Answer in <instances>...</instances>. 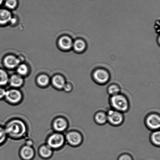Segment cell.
<instances>
[{"mask_svg": "<svg viewBox=\"0 0 160 160\" xmlns=\"http://www.w3.org/2000/svg\"><path fill=\"white\" fill-rule=\"evenodd\" d=\"M109 103L111 108L123 114L128 112L130 109L129 99L126 95L121 92L109 96Z\"/></svg>", "mask_w": 160, "mask_h": 160, "instance_id": "cell-1", "label": "cell"}, {"mask_svg": "<svg viewBox=\"0 0 160 160\" xmlns=\"http://www.w3.org/2000/svg\"><path fill=\"white\" fill-rule=\"evenodd\" d=\"M6 134L13 138H20L26 134V125L21 120H13L9 122L5 128Z\"/></svg>", "mask_w": 160, "mask_h": 160, "instance_id": "cell-2", "label": "cell"}, {"mask_svg": "<svg viewBox=\"0 0 160 160\" xmlns=\"http://www.w3.org/2000/svg\"><path fill=\"white\" fill-rule=\"evenodd\" d=\"M92 78L96 84L104 86L108 84L111 79V74L108 70L103 68L95 69L92 72Z\"/></svg>", "mask_w": 160, "mask_h": 160, "instance_id": "cell-3", "label": "cell"}, {"mask_svg": "<svg viewBox=\"0 0 160 160\" xmlns=\"http://www.w3.org/2000/svg\"><path fill=\"white\" fill-rule=\"evenodd\" d=\"M108 123L114 127H118L125 121V116L123 113L110 108L107 111Z\"/></svg>", "mask_w": 160, "mask_h": 160, "instance_id": "cell-4", "label": "cell"}, {"mask_svg": "<svg viewBox=\"0 0 160 160\" xmlns=\"http://www.w3.org/2000/svg\"><path fill=\"white\" fill-rule=\"evenodd\" d=\"M144 124L147 129L151 131L159 130L160 115L159 113L153 112L149 113L144 119Z\"/></svg>", "mask_w": 160, "mask_h": 160, "instance_id": "cell-5", "label": "cell"}, {"mask_svg": "<svg viewBox=\"0 0 160 160\" xmlns=\"http://www.w3.org/2000/svg\"><path fill=\"white\" fill-rule=\"evenodd\" d=\"M66 139L69 145L74 147H79L82 144L84 137L80 131L73 130L68 132L66 136Z\"/></svg>", "mask_w": 160, "mask_h": 160, "instance_id": "cell-6", "label": "cell"}, {"mask_svg": "<svg viewBox=\"0 0 160 160\" xmlns=\"http://www.w3.org/2000/svg\"><path fill=\"white\" fill-rule=\"evenodd\" d=\"M65 142V138L62 134L54 133L48 138V146L52 149H58L62 147Z\"/></svg>", "mask_w": 160, "mask_h": 160, "instance_id": "cell-7", "label": "cell"}, {"mask_svg": "<svg viewBox=\"0 0 160 160\" xmlns=\"http://www.w3.org/2000/svg\"><path fill=\"white\" fill-rule=\"evenodd\" d=\"M5 98L9 103H17L21 100L22 95L19 91L12 89L6 91Z\"/></svg>", "mask_w": 160, "mask_h": 160, "instance_id": "cell-8", "label": "cell"}, {"mask_svg": "<svg viewBox=\"0 0 160 160\" xmlns=\"http://www.w3.org/2000/svg\"><path fill=\"white\" fill-rule=\"evenodd\" d=\"M20 157L22 160H32L35 157V152L29 145H26L21 148Z\"/></svg>", "mask_w": 160, "mask_h": 160, "instance_id": "cell-9", "label": "cell"}, {"mask_svg": "<svg viewBox=\"0 0 160 160\" xmlns=\"http://www.w3.org/2000/svg\"><path fill=\"white\" fill-rule=\"evenodd\" d=\"M93 120L97 125L103 126L108 123L107 115L106 111L99 110L94 114Z\"/></svg>", "mask_w": 160, "mask_h": 160, "instance_id": "cell-10", "label": "cell"}, {"mask_svg": "<svg viewBox=\"0 0 160 160\" xmlns=\"http://www.w3.org/2000/svg\"><path fill=\"white\" fill-rule=\"evenodd\" d=\"M68 126V123L67 120L62 118L56 119L53 123L54 129L59 132L65 131Z\"/></svg>", "mask_w": 160, "mask_h": 160, "instance_id": "cell-11", "label": "cell"}, {"mask_svg": "<svg viewBox=\"0 0 160 160\" xmlns=\"http://www.w3.org/2000/svg\"><path fill=\"white\" fill-rule=\"evenodd\" d=\"M72 48L77 52L83 53L87 48V43L83 39H78L73 42Z\"/></svg>", "mask_w": 160, "mask_h": 160, "instance_id": "cell-12", "label": "cell"}, {"mask_svg": "<svg viewBox=\"0 0 160 160\" xmlns=\"http://www.w3.org/2000/svg\"><path fill=\"white\" fill-rule=\"evenodd\" d=\"M39 154L42 159H49L52 156V149L50 148L48 145H43L39 149Z\"/></svg>", "mask_w": 160, "mask_h": 160, "instance_id": "cell-13", "label": "cell"}, {"mask_svg": "<svg viewBox=\"0 0 160 160\" xmlns=\"http://www.w3.org/2000/svg\"><path fill=\"white\" fill-rule=\"evenodd\" d=\"M20 60L12 56H8L4 60V64L8 68H15L18 66L20 63Z\"/></svg>", "mask_w": 160, "mask_h": 160, "instance_id": "cell-14", "label": "cell"}, {"mask_svg": "<svg viewBox=\"0 0 160 160\" xmlns=\"http://www.w3.org/2000/svg\"><path fill=\"white\" fill-rule=\"evenodd\" d=\"M73 42L71 38L68 37H63L59 41V46L65 50H69L72 48Z\"/></svg>", "mask_w": 160, "mask_h": 160, "instance_id": "cell-15", "label": "cell"}, {"mask_svg": "<svg viewBox=\"0 0 160 160\" xmlns=\"http://www.w3.org/2000/svg\"><path fill=\"white\" fill-rule=\"evenodd\" d=\"M149 139L152 145L159 148L160 146V130L152 131L150 135Z\"/></svg>", "mask_w": 160, "mask_h": 160, "instance_id": "cell-16", "label": "cell"}, {"mask_svg": "<svg viewBox=\"0 0 160 160\" xmlns=\"http://www.w3.org/2000/svg\"><path fill=\"white\" fill-rule=\"evenodd\" d=\"M12 19V14L9 11L6 9L0 11V24H6L11 21Z\"/></svg>", "mask_w": 160, "mask_h": 160, "instance_id": "cell-17", "label": "cell"}, {"mask_svg": "<svg viewBox=\"0 0 160 160\" xmlns=\"http://www.w3.org/2000/svg\"><path fill=\"white\" fill-rule=\"evenodd\" d=\"M121 88L119 84L117 83H112L108 86L107 92L110 96L115 95L120 93Z\"/></svg>", "mask_w": 160, "mask_h": 160, "instance_id": "cell-18", "label": "cell"}, {"mask_svg": "<svg viewBox=\"0 0 160 160\" xmlns=\"http://www.w3.org/2000/svg\"><path fill=\"white\" fill-rule=\"evenodd\" d=\"M52 83L55 87L58 89H63L66 84L64 78L62 76L57 75L53 78Z\"/></svg>", "mask_w": 160, "mask_h": 160, "instance_id": "cell-19", "label": "cell"}, {"mask_svg": "<svg viewBox=\"0 0 160 160\" xmlns=\"http://www.w3.org/2000/svg\"><path fill=\"white\" fill-rule=\"evenodd\" d=\"M23 81L22 78L18 75H13L9 79V83L12 87L19 88L23 84Z\"/></svg>", "mask_w": 160, "mask_h": 160, "instance_id": "cell-20", "label": "cell"}, {"mask_svg": "<svg viewBox=\"0 0 160 160\" xmlns=\"http://www.w3.org/2000/svg\"><path fill=\"white\" fill-rule=\"evenodd\" d=\"M37 82L39 85L45 86L48 85L49 83V79L46 75H42L38 77Z\"/></svg>", "mask_w": 160, "mask_h": 160, "instance_id": "cell-21", "label": "cell"}, {"mask_svg": "<svg viewBox=\"0 0 160 160\" xmlns=\"http://www.w3.org/2000/svg\"><path fill=\"white\" fill-rule=\"evenodd\" d=\"M9 81L7 73L4 70H0V86L5 85Z\"/></svg>", "mask_w": 160, "mask_h": 160, "instance_id": "cell-22", "label": "cell"}, {"mask_svg": "<svg viewBox=\"0 0 160 160\" xmlns=\"http://www.w3.org/2000/svg\"><path fill=\"white\" fill-rule=\"evenodd\" d=\"M28 69L27 66L24 64H22L18 67L17 72L21 76H25L27 74Z\"/></svg>", "mask_w": 160, "mask_h": 160, "instance_id": "cell-23", "label": "cell"}, {"mask_svg": "<svg viewBox=\"0 0 160 160\" xmlns=\"http://www.w3.org/2000/svg\"><path fill=\"white\" fill-rule=\"evenodd\" d=\"M17 5V0H6L5 5L9 9L15 8Z\"/></svg>", "mask_w": 160, "mask_h": 160, "instance_id": "cell-24", "label": "cell"}, {"mask_svg": "<svg viewBox=\"0 0 160 160\" xmlns=\"http://www.w3.org/2000/svg\"><path fill=\"white\" fill-rule=\"evenodd\" d=\"M117 160H133V158L130 153H124L120 155Z\"/></svg>", "mask_w": 160, "mask_h": 160, "instance_id": "cell-25", "label": "cell"}, {"mask_svg": "<svg viewBox=\"0 0 160 160\" xmlns=\"http://www.w3.org/2000/svg\"><path fill=\"white\" fill-rule=\"evenodd\" d=\"M6 134L5 130L0 127V144L2 143L5 140Z\"/></svg>", "mask_w": 160, "mask_h": 160, "instance_id": "cell-26", "label": "cell"}, {"mask_svg": "<svg viewBox=\"0 0 160 160\" xmlns=\"http://www.w3.org/2000/svg\"><path fill=\"white\" fill-rule=\"evenodd\" d=\"M63 89L65 92H71V91L72 90V86L71 84H68H68H66L65 86H64Z\"/></svg>", "mask_w": 160, "mask_h": 160, "instance_id": "cell-27", "label": "cell"}, {"mask_svg": "<svg viewBox=\"0 0 160 160\" xmlns=\"http://www.w3.org/2000/svg\"><path fill=\"white\" fill-rule=\"evenodd\" d=\"M6 91L4 89L0 88V99L4 98L5 97Z\"/></svg>", "mask_w": 160, "mask_h": 160, "instance_id": "cell-28", "label": "cell"}, {"mask_svg": "<svg viewBox=\"0 0 160 160\" xmlns=\"http://www.w3.org/2000/svg\"><path fill=\"white\" fill-rule=\"evenodd\" d=\"M4 0H0V5L3 2Z\"/></svg>", "mask_w": 160, "mask_h": 160, "instance_id": "cell-29", "label": "cell"}]
</instances>
